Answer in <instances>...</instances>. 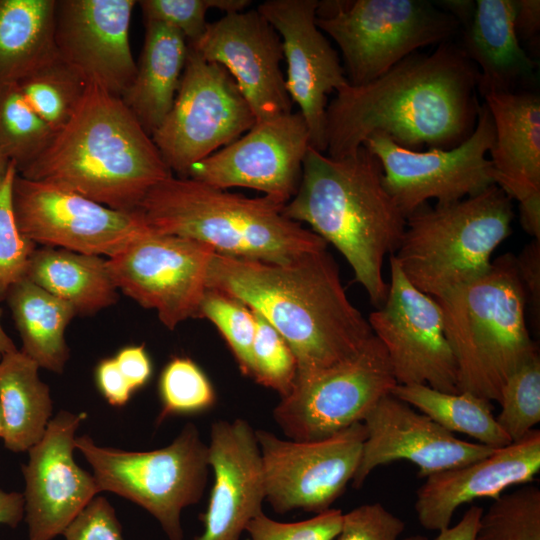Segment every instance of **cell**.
<instances>
[{"instance_id": "6da1fadb", "label": "cell", "mask_w": 540, "mask_h": 540, "mask_svg": "<svg viewBox=\"0 0 540 540\" xmlns=\"http://www.w3.org/2000/svg\"><path fill=\"white\" fill-rule=\"evenodd\" d=\"M477 81L478 70L462 48L445 42L430 54L409 55L366 84H348L326 108L327 155H352L377 132L411 150L453 148L475 128Z\"/></svg>"}, {"instance_id": "7a4b0ae2", "label": "cell", "mask_w": 540, "mask_h": 540, "mask_svg": "<svg viewBox=\"0 0 540 540\" xmlns=\"http://www.w3.org/2000/svg\"><path fill=\"white\" fill-rule=\"evenodd\" d=\"M206 288L222 291L260 313L285 339L297 361L296 384L354 356L373 336L342 286L327 250L287 264L213 253Z\"/></svg>"}, {"instance_id": "3957f363", "label": "cell", "mask_w": 540, "mask_h": 540, "mask_svg": "<svg viewBox=\"0 0 540 540\" xmlns=\"http://www.w3.org/2000/svg\"><path fill=\"white\" fill-rule=\"evenodd\" d=\"M18 175L133 212L173 174L151 136L118 96L89 84L71 119Z\"/></svg>"}, {"instance_id": "277c9868", "label": "cell", "mask_w": 540, "mask_h": 540, "mask_svg": "<svg viewBox=\"0 0 540 540\" xmlns=\"http://www.w3.org/2000/svg\"><path fill=\"white\" fill-rule=\"evenodd\" d=\"M283 214L308 224L337 248L370 302L377 307L384 303V259L396 251L406 217L383 184L380 161L367 147L340 159L309 147L298 189Z\"/></svg>"}, {"instance_id": "5b68a950", "label": "cell", "mask_w": 540, "mask_h": 540, "mask_svg": "<svg viewBox=\"0 0 540 540\" xmlns=\"http://www.w3.org/2000/svg\"><path fill=\"white\" fill-rule=\"evenodd\" d=\"M283 207L265 196L248 198L172 175L147 193L139 210L153 231L202 242L228 257L287 264L327 248Z\"/></svg>"}, {"instance_id": "8992f818", "label": "cell", "mask_w": 540, "mask_h": 540, "mask_svg": "<svg viewBox=\"0 0 540 540\" xmlns=\"http://www.w3.org/2000/svg\"><path fill=\"white\" fill-rule=\"evenodd\" d=\"M436 301L456 360L459 393L498 402L506 380L538 354L515 255L499 256L483 275Z\"/></svg>"}, {"instance_id": "52a82bcc", "label": "cell", "mask_w": 540, "mask_h": 540, "mask_svg": "<svg viewBox=\"0 0 540 540\" xmlns=\"http://www.w3.org/2000/svg\"><path fill=\"white\" fill-rule=\"evenodd\" d=\"M511 200L494 184L452 203L424 205L407 216L392 255L413 286L439 298L489 270L494 250L511 233Z\"/></svg>"}, {"instance_id": "ba28073f", "label": "cell", "mask_w": 540, "mask_h": 540, "mask_svg": "<svg viewBox=\"0 0 540 540\" xmlns=\"http://www.w3.org/2000/svg\"><path fill=\"white\" fill-rule=\"evenodd\" d=\"M100 491L116 493L144 508L169 540H183L181 513L197 504L210 470L208 445L187 423L169 445L151 451L100 447L87 435L75 438Z\"/></svg>"}, {"instance_id": "9c48e42d", "label": "cell", "mask_w": 540, "mask_h": 540, "mask_svg": "<svg viewBox=\"0 0 540 540\" xmlns=\"http://www.w3.org/2000/svg\"><path fill=\"white\" fill-rule=\"evenodd\" d=\"M317 7L316 24L338 45L350 85L366 84L416 50L449 42L458 20L426 0H355ZM319 5V4H318Z\"/></svg>"}, {"instance_id": "30bf717a", "label": "cell", "mask_w": 540, "mask_h": 540, "mask_svg": "<svg viewBox=\"0 0 540 540\" xmlns=\"http://www.w3.org/2000/svg\"><path fill=\"white\" fill-rule=\"evenodd\" d=\"M255 122L227 70L188 45L174 103L151 138L171 172L186 178L192 165L237 140Z\"/></svg>"}, {"instance_id": "8fae6325", "label": "cell", "mask_w": 540, "mask_h": 540, "mask_svg": "<svg viewBox=\"0 0 540 540\" xmlns=\"http://www.w3.org/2000/svg\"><path fill=\"white\" fill-rule=\"evenodd\" d=\"M493 142V119L482 103L473 132L453 148L411 150L380 132L363 145L380 161L383 184L407 218L430 199L448 204L494 185L493 166L486 157Z\"/></svg>"}, {"instance_id": "7c38bea8", "label": "cell", "mask_w": 540, "mask_h": 540, "mask_svg": "<svg viewBox=\"0 0 540 540\" xmlns=\"http://www.w3.org/2000/svg\"><path fill=\"white\" fill-rule=\"evenodd\" d=\"M396 385L388 354L373 335L354 356L296 384L273 418L288 439H323L362 422Z\"/></svg>"}, {"instance_id": "4fadbf2b", "label": "cell", "mask_w": 540, "mask_h": 540, "mask_svg": "<svg viewBox=\"0 0 540 540\" xmlns=\"http://www.w3.org/2000/svg\"><path fill=\"white\" fill-rule=\"evenodd\" d=\"M260 449L266 499L278 514L293 510L321 513L352 481L366 437L362 422L323 439H282L255 430Z\"/></svg>"}, {"instance_id": "5bb4252c", "label": "cell", "mask_w": 540, "mask_h": 540, "mask_svg": "<svg viewBox=\"0 0 540 540\" xmlns=\"http://www.w3.org/2000/svg\"><path fill=\"white\" fill-rule=\"evenodd\" d=\"M12 198L22 234L46 247L110 258L151 231L140 210H115L73 191L18 174Z\"/></svg>"}, {"instance_id": "9a60e30c", "label": "cell", "mask_w": 540, "mask_h": 540, "mask_svg": "<svg viewBox=\"0 0 540 540\" xmlns=\"http://www.w3.org/2000/svg\"><path fill=\"white\" fill-rule=\"evenodd\" d=\"M368 322L388 354L397 384L459 393L442 310L436 299L413 286L393 255L386 299L370 313Z\"/></svg>"}, {"instance_id": "2e32d148", "label": "cell", "mask_w": 540, "mask_h": 540, "mask_svg": "<svg viewBox=\"0 0 540 540\" xmlns=\"http://www.w3.org/2000/svg\"><path fill=\"white\" fill-rule=\"evenodd\" d=\"M213 253L202 242L151 229L106 262L117 289L154 309L162 324L173 330L198 317Z\"/></svg>"}, {"instance_id": "e0dca14e", "label": "cell", "mask_w": 540, "mask_h": 540, "mask_svg": "<svg viewBox=\"0 0 540 540\" xmlns=\"http://www.w3.org/2000/svg\"><path fill=\"white\" fill-rule=\"evenodd\" d=\"M309 147L304 118L291 112L256 121L237 140L192 165L186 178L223 190L254 189L285 205L298 189Z\"/></svg>"}, {"instance_id": "ac0fdd59", "label": "cell", "mask_w": 540, "mask_h": 540, "mask_svg": "<svg viewBox=\"0 0 540 540\" xmlns=\"http://www.w3.org/2000/svg\"><path fill=\"white\" fill-rule=\"evenodd\" d=\"M317 0H267L258 12L280 36L286 88L300 108L310 147L325 153L327 95L349 84L336 50L316 24Z\"/></svg>"}, {"instance_id": "d6986e66", "label": "cell", "mask_w": 540, "mask_h": 540, "mask_svg": "<svg viewBox=\"0 0 540 540\" xmlns=\"http://www.w3.org/2000/svg\"><path fill=\"white\" fill-rule=\"evenodd\" d=\"M134 0H56L54 45L57 56L87 84L118 96L137 71L129 41Z\"/></svg>"}, {"instance_id": "ffe728a7", "label": "cell", "mask_w": 540, "mask_h": 540, "mask_svg": "<svg viewBox=\"0 0 540 540\" xmlns=\"http://www.w3.org/2000/svg\"><path fill=\"white\" fill-rule=\"evenodd\" d=\"M188 45L227 70L256 121L292 112L281 70L280 36L257 9L225 14L208 23L200 39Z\"/></svg>"}, {"instance_id": "44dd1931", "label": "cell", "mask_w": 540, "mask_h": 540, "mask_svg": "<svg viewBox=\"0 0 540 540\" xmlns=\"http://www.w3.org/2000/svg\"><path fill=\"white\" fill-rule=\"evenodd\" d=\"M362 423L366 437L352 479L356 489L375 468L397 460L417 465L418 476L426 478L481 459L496 449L457 438L392 394L381 398Z\"/></svg>"}, {"instance_id": "7402d4cb", "label": "cell", "mask_w": 540, "mask_h": 540, "mask_svg": "<svg viewBox=\"0 0 540 540\" xmlns=\"http://www.w3.org/2000/svg\"><path fill=\"white\" fill-rule=\"evenodd\" d=\"M85 414L59 412L29 451L23 466L29 540H52L100 491L93 474L73 458L75 433Z\"/></svg>"}, {"instance_id": "603a6c76", "label": "cell", "mask_w": 540, "mask_h": 540, "mask_svg": "<svg viewBox=\"0 0 540 540\" xmlns=\"http://www.w3.org/2000/svg\"><path fill=\"white\" fill-rule=\"evenodd\" d=\"M208 460L214 483L201 516L203 531L194 540H240L266 499L255 430L241 418L213 422Z\"/></svg>"}, {"instance_id": "cb8c5ba5", "label": "cell", "mask_w": 540, "mask_h": 540, "mask_svg": "<svg viewBox=\"0 0 540 540\" xmlns=\"http://www.w3.org/2000/svg\"><path fill=\"white\" fill-rule=\"evenodd\" d=\"M540 470V431L463 466L426 477L418 488L415 512L423 528L441 531L455 511L480 498L495 499L509 487L530 483Z\"/></svg>"}, {"instance_id": "d4e9b609", "label": "cell", "mask_w": 540, "mask_h": 540, "mask_svg": "<svg viewBox=\"0 0 540 540\" xmlns=\"http://www.w3.org/2000/svg\"><path fill=\"white\" fill-rule=\"evenodd\" d=\"M483 98L494 124V183L519 203L523 229L540 239V98L515 91Z\"/></svg>"}, {"instance_id": "484cf974", "label": "cell", "mask_w": 540, "mask_h": 540, "mask_svg": "<svg viewBox=\"0 0 540 540\" xmlns=\"http://www.w3.org/2000/svg\"><path fill=\"white\" fill-rule=\"evenodd\" d=\"M447 9L464 27L461 48L478 70L482 96L514 92L533 78L537 64L514 28L516 0L449 1Z\"/></svg>"}, {"instance_id": "4316f807", "label": "cell", "mask_w": 540, "mask_h": 540, "mask_svg": "<svg viewBox=\"0 0 540 540\" xmlns=\"http://www.w3.org/2000/svg\"><path fill=\"white\" fill-rule=\"evenodd\" d=\"M145 38L133 82L121 96L151 136L174 103L185 67L188 42L176 29L145 22Z\"/></svg>"}, {"instance_id": "83f0119b", "label": "cell", "mask_w": 540, "mask_h": 540, "mask_svg": "<svg viewBox=\"0 0 540 540\" xmlns=\"http://www.w3.org/2000/svg\"><path fill=\"white\" fill-rule=\"evenodd\" d=\"M26 278L70 304L76 313L91 314L117 301V287L100 256L66 249H36Z\"/></svg>"}, {"instance_id": "f1b7e54d", "label": "cell", "mask_w": 540, "mask_h": 540, "mask_svg": "<svg viewBox=\"0 0 540 540\" xmlns=\"http://www.w3.org/2000/svg\"><path fill=\"white\" fill-rule=\"evenodd\" d=\"M39 366L21 350L0 359V410L4 445L20 452L43 437L52 414L48 386L38 375Z\"/></svg>"}, {"instance_id": "f546056e", "label": "cell", "mask_w": 540, "mask_h": 540, "mask_svg": "<svg viewBox=\"0 0 540 540\" xmlns=\"http://www.w3.org/2000/svg\"><path fill=\"white\" fill-rule=\"evenodd\" d=\"M56 0H0V87L19 84L57 57Z\"/></svg>"}, {"instance_id": "4dcf8cb0", "label": "cell", "mask_w": 540, "mask_h": 540, "mask_svg": "<svg viewBox=\"0 0 540 540\" xmlns=\"http://www.w3.org/2000/svg\"><path fill=\"white\" fill-rule=\"evenodd\" d=\"M6 299L22 340V352L37 365L62 373L69 358L64 333L74 308L27 278L14 284Z\"/></svg>"}, {"instance_id": "1f68e13d", "label": "cell", "mask_w": 540, "mask_h": 540, "mask_svg": "<svg viewBox=\"0 0 540 540\" xmlns=\"http://www.w3.org/2000/svg\"><path fill=\"white\" fill-rule=\"evenodd\" d=\"M391 394L451 433L466 434L494 448L512 443L497 423L491 402L474 394L448 393L422 384H397Z\"/></svg>"}, {"instance_id": "d6a6232c", "label": "cell", "mask_w": 540, "mask_h": 540, "mask_svg": "<svg viewBox=\"0 0 540 540\" xmlns=\"http://www.w3.org/2000/svg\"><path fill=\"white\" fill-rule=\"evenodd\" d=\"M88 85L58 56L18 84L28 104L54 132L71 119Z\"/></svg>"}, {"instance_id": "836d02e7", "label": "cell", "mask_w": 540, "mask_h": 540, "mask_svg": "<svg viewBox=\"0 0 540 540\" xmlns=\"http://www.w3.org/2000/svg\"><path fill=\"white\" fill-rule=\"evenodd\" d=\"M54 134L28 104L18 84L0 87V149L17 173L40 156Z\"/></svg>"}, {"instance_id": "e575fe53", "label": "cell", "mask_w": 540, "mask_h": 540, "mask_svg": "<svg viewBox=\"0 0 540 540\" xmlns=\"http://www.w3.org/2000/svg\"><path fill=\"white\" fill-rule=\"evenodd\" d=\"M474 540H540V489L523 484L492 499Z\"/></svg>"}, {"instance_id": "d590c367", "label": "cell", "mask_w": 540, "mask_h": 540, "mask_svg": "<svg viewBox=\"0 0 540 540\" xmlns=\"http://www.w3.org/2000/svg\"><path fill=\"white\" fill-rule=\"evenodd\" d=\"M498 403L501 409L496 420L511 442L523 438L540 422L539 354L506 380Z\"/></svg>"}, {"instance_id": "8d00e7d4", "label": "cell", "mask_w": 540, "mask_h": 540, "mask_svg": "<svg viewBox=\"0 0 540 540\" xmlns=\"http://www.w3.org/2000/svg\"><path fill=\"white\" fill-rule=\"evenodd\" d=\"M198 317L210 320L231 349L240 371L252 376V347L256 332L253 311L242 301L216 289L206 288Z\"/></svg>"}, {"instance_id": "74e56055", "label": "cell", "mask_w": 540, "mask_h": 540, "mask_svg": "<svg viewBox=\"0 0 540 540\" xmlns=\"http://www.w3.org/2000/svg\"><path fill=\"white\" fill-rule=\"evenodd\" d=\"M162 410L158 422L168 416L200 412L216 400L215 391L200 367L189 358H173L159 381Z\"/></svg>"}, {"instance_id": "f35d334b", "label": "cell", "mask_w": 540, "mask_h": 540, "mask_svg": "<svg viewBox=\"0 0 540 540\" xmlns=\"http://www.w3.org/2000/svg\"><path fill=\"white\" fill-rule=\"evenodd\" d=\"M252 311L256 332L252 347L251 377L284 398L295 386L296 357L282 335L260 313Z\"/></svg>"}, {"instance_id": "ab89813d", "label": "cell", "mask_w": 540, "mask_h": 540, "mask_svg": "<svg viewBox=\"0 0 540 540\" xmlns=\"http://www.w3.org/2000/svg\"><path fill=\"white\" fill-rule=\"evenodd\" d=\"M17 175L11 162L0 183V300L9 289L26 278L35 243L20 231L13 208V182Z\"/></svg>"}, {"instance_id": "60d3db41", "label": "cell", "mask_w": 540, "mask_h": 540, "mask_svg": "<svg viewBox=\"0 0 540 540\" xmlns=\"http://www.w3.org/2000/svg\"><path fill=\"white\" fill-rule=\"evenodd\" d=\"M139 3L145 22H159L178 30L193 44L204 34L210 9L225 14L243 11L249 0H142Z\"/></svg>"}, {"instance_id": "b9f144b4", "label": "cell", "mask_w": 540, "mask_h": 540, "mask_svg": "<svg viewBox=\"0 0 540 540\" xmlns=\"http://www.w3.org/2000/svg\"><path fill=\"white\" fill-rule=\"evenodd\" d=\"M343 512L330 508L306 520L280 522L264 512L245 528L250 540H334L342 525Z\"/></svg>"}, {"instance_id": "7bdbcfd3", "label": "cell", "mask_w": 540, "mask_h": 540, "mask_svg": "<svg viewBox=\"0 0 540 540\" xmlns=\"http://www.w3.org/2000/svg\"><path fill=\"white\" fill-rule=\"evenodd\" d=\"M405 524L381 503H367L343 513L337 540H398Z\"/></svg>"}, {"instance_id": "ee69618b", "label": "cell", "mask_w": 540, "mask_h": 540, "mask_svg": "<svg viewBox=\"0 0 540 540\" xmlns=\"http://www.w3.org/2000/svg\"><path fill=\"white\" fill-rule=\"evenodd\" d=\"M65 540H124L115 510L102 496L94 497L65 527Z\"/></svg>"}, {"instance_id": "f6af8a7d", "label": "cell", "mask_w": 540, "mask_h": 540, "mask_svg": "<svg viewBox=\"0 0 540 540\" xmlns=\"http://www.w3.org/2000/svg\"><path fill=\"white\" fill-rule=\"evenodd\" d=\"M518 276L539 319L540 309V240L533 239L515 256Z\"/></svg>"}, {"instance_id": "bcb514c9", "label": "cell", "mask_w": 540, "mask_h": 540, "mask_svg": "<svg viewBox=\"0 0 540 540\" xmlns=\"http://www.w3.org/2000/svg\"><path fill=\"white\" fill-rule=\"evenodd\" d=\"M95 379L100 393L112 406H124L134 392L114 357L105 358L98 363Z\"/></svg>"}, {"instance_id": "7dc6e473", "label": "cell", "mask_w": 540, "mask_h": 540, "mask_svg": "<svg viewBox=\"0 0 540 540\" xmlns=\"http://www.w3.org/2000/svg\"><path fill=\"white\" fill-rule=\"evenodd\" d=\"M114 359L134 391L144 386L149 380L152 365L143 346L124 347L115 355Z\"/></svg>"}, {"instance_id": "c3c4849f", "label": "cell", "mask_w": 540, "mask_h": 540, "mask_svg": "<svg viewBox=\"0 0 540 540\" xmlns=\"http://www.w3.org/2000/svg\"><path fill=\"white\" fill-rule=\"evenodd\" d=\"M483 508L472 505L462 515L458 523L439 531L435 540H474ZM402 540H428L422 535H411Z\"/></svg>"}, {"instance_id": "681fc988", "label": "cell", "mask_w": 540, "mask_h": 540, "mask_svg": "<svg viewBox=\"0 0 540 540\" xmlns=\"http://www.w3.org/2000/svg\"><path fill=\"white\" fill-rule=\"evenodd\" d=\"M514 28L518 39L534 38L540 29V1L516 0Z\"/></svg>"}, {"instance_id": "f907efd6", "label": "cell", "mask_w": 540, "mask_h": 540, "mask_svg": "<svg viewBox=\"0 0 540 540\" xmlns=\"http://www.w3.org/2000/svg\"><path fill=\"white\" fill-rule=\"evenodd\" d=\"M25 514L24 495L16 492L7 493L0 490V524L15 528Z\"/></svg>"}, {"instance_id": "816d5d0a", "label": "cell", "mask_w": 540, "mask_h": 540, "mask_svg": "<svg viewBox=\"0 0 540 540\" xmlns=\"http://www.w3.org/2000/svg\"><path fill=\"white\" fill-rule=\"evenodd\" d=\"M0 316H1V310H0ZM17 348L12 341V339L6 334L4 329L2 328L1 322H0V359L13 351H16Z\"/></svg>"}, {"instance_id": "f5cc1de1", "label": "cell", "mask_w": 540, "mask_h": 540, "mask_svg": "<svg viewBox=\"0 0 540 540\" xmlns=\"http://www.w3.org/2000/svg\"><path fill=\"white\" fill-rule=\"evenodd\" d=\"M11 162L0 149V183L4 179Z\"/></svg>"}, {"instance_id": "db71d44e", "label": "cell", "mask_w": 540, "mask_h": 540, "mask_svg": "<svg viewBox=\"0 0 540 540\" xmlns=\"http://www.w3.org/2000/svg\"><path fill=\"white\" fill-rule=\"evenodd\" d=\"M3 436V421H2V415H1V410H0V437L2 438Z\"/></svg>"}]
</instances>
